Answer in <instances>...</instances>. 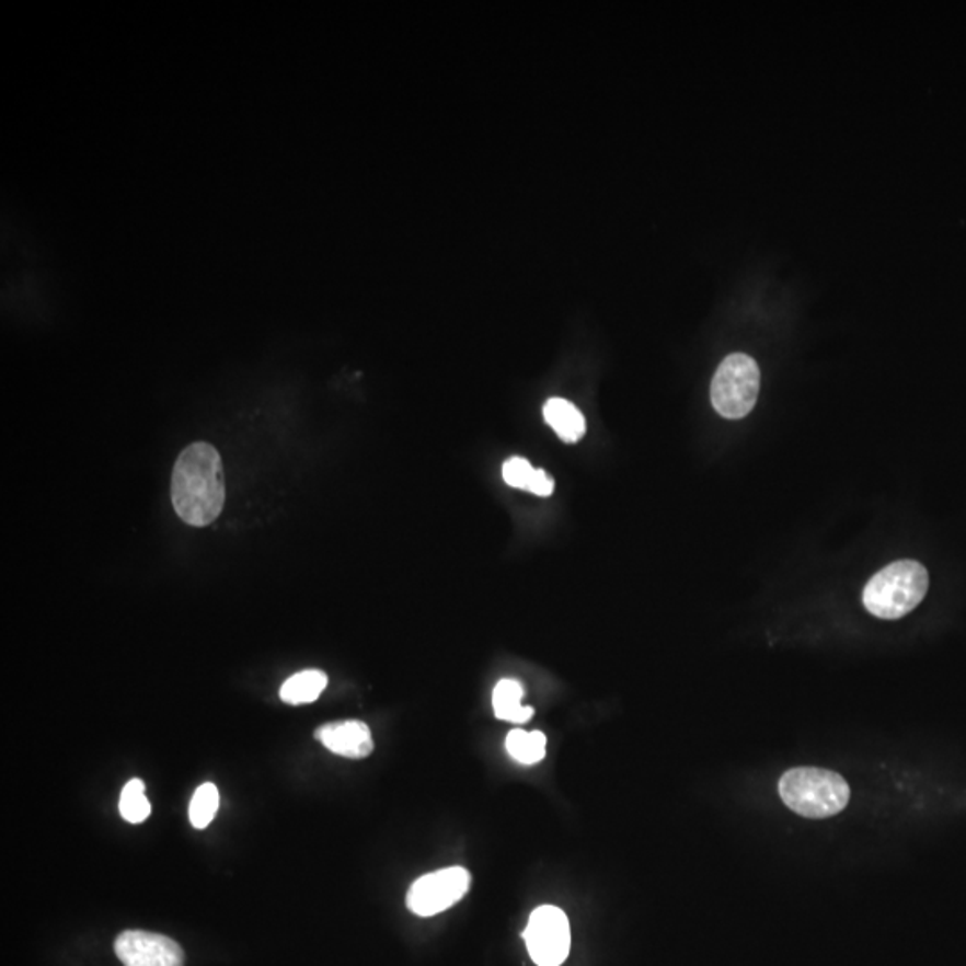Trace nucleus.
Returning <instances> with one entry per match:
<instances>
[{"label":"nucleus","instance_id":"obj_1","mask_svg":"<svg viewBox=\"0 0 966 966\" xmlns=\"http://www.w3.org/2000/svg\"><path fill=\"white\" fill-rule=\"evenodd\" d=\"M171 498L180 519L191 527H208L226 502L225 468L219 451L194 442L181 451L172 471Z\"/></svg>","mask_w":966,"mask_h":966},{"label":"nucleus","instance_id":"obj_2","mask_svg":"<svg viewBox=\"0 0 966 966\" xmlns=\"http://www.w3.org/2000/svg\"><path fill=\"white\" fill-rule=\"evenodd\" d=\"M928 589L929 575L920 562H894L864 587V609L881 620H900L922 603Z\"/></svg>","mask_w":966,"mask_h":966},{"label":"nucleus","instance_id":"obj_3","mask_svg":"<svg viewBox=\"0 0 966 966\" xmlns=\"http://www.w3.org/2000/svg\"><path fill=\"white\" fill-rule=\"evenodd\" d=\"M779 795L796 815L821 820L847 807L850 786L840 773L832 770L793 768L781 777Z\"/></svg>","mask_w":966,"mask_h":966},{"label":"nucleus","instance_id":"obj_4","mask_svg":"<svg viewBox=\"0 0 966 966\" xmlns=\"http://www.w3.org/2000/svg\"><path fill=\"white\" fill-rule=\"evenodd\" d=\"M759 389L761 371L757 361L743 353L728 355L711 383L714 411L725 419H743L756 406Z\"/></svg>","mask_w":966,"mask_h":966},{"label":"nucleus","instance_id":"obj_5","mask_svg":"<svg viewBox=\"0 0 966 966\" xmlns=\"http://www.w3.org/2000/svg\"><path fill=\"white\" fill-rule=\"evenodd\" d=\"M522 938L537 966H561L572 951L570 920L556 906L537 908L530 915Z\"/></svg>","mask_w":966,"mask_h":966},{"label":"nucleus","instance_id":"obj_6","mask_svg":"<svg viewBox=\"0 0 966 966\" xmlns=\"http://www.w3.org/2000/svg\"><path fill=\"white\" fill-rule=\"evenodd\" d=\"M469 888L471 874L462 866L435 870L412 884L406 895V908L417 917H435L459 904Z\"/></svg>","mask_w":966,"mask_h":966},{"label":"nucleus","instance_id":"obj_7","mask_svg":"<svg viewBox=\"0 0 966 966\" xmlns=\"http://www.w3.org/2000/svg\"><path fill=\"white\" fill-rule=\"evenodd\" d=\"M124 966H183L185 952L171 938L147 931H124L115 940Z\"/></svg>","mask_w":966,"mask_h":966},{"label":"nucleus","instance_id":"obj_8","mask_svg":"<svg viewBox=\"0 0 966 966\" xmlns=\"http://www.w3.org/2000/svg\"><path fill=\"white\" fill-rule=\"evenodd\" d=\"M313 736L322 747L346 759H366L375 750L371 728L358 720L326 723Z\"/></svg>","mask_w":966,"mask_h":966},{"label":"nucleus","instance_id":"obj_9","mask_svg":"<svg viewBox=\"0 0 966 966\" xmlns=\"http://www.w3.org/2000/svg\"><path fill=\"white\" fill-rule=\"evenodd\" d=\"M542 415L564 442H578L586 435V417L572 401L552 398L542 409Z\"/></svg>","mask_w":966,"mask_h":966},{"label":"nucleus","instance_id":"obj_10","mask_svg":"<svg viewBox=\"0 0 966 966\" xmlns=\"http://www.w3.org/2000/svg\"><path fill=\"white\" fill-rule=\"evenodd\" d=\"M503 480L514 488H521L536 496H550L555 483L542 469L532 468L527 459L514 457L503 464Z\"/></svg>","mask_w":966,"mask_h":966},{"label":"nucleus","instance_id":"obj_11","mask_svg":"<svg viewBox=\"0 0 966 966\" xmlns=\"http://www.w3.org/2000/svg\"><path fill=\"white\" fill-rule=\"evenodd\" d=\"M522 694L525 689L518 680H499L493 693L494 716L503 722L518 723V725L530 722L533 708L522 705Z\"/></svg>","mask_w":966,"mask_h":966},{"label":"nucleus","instance_id":"obj_12","mask_svg":"<svg viewBox=\"0 0 966 966\" xmlns=\"http://www.w3.org/2000/svg\"><path fill=\"white\" fill-rule=\"evenodd\" d=\"M327 677L321 669H304L285 680L279 689V698L288 705H304L321 697L326 689Z\"/></svg>","mask_w":966,"mask_h":966},{"label":"nucleus","instance_id":"obj_13","mask_svg":"<svg viewBox=\"0 0 966 966\" xmlns=\"http://www.w3.org/2000/svg\"><path fill=\"white\" fill-rule=\"evenodd\" d=\"M505 748H507L508 756L513 757L514 761L530 767V764L541 762L544 756H547V736L539 733V731L525 733L521 728H516V731L508 734Z\"/></svg>","mask_w":966,"mask_h":966},{"label":"nucleus","instance_id":"obj_14","mask_svg":"<svg viewBox=\"0 0 966 966\" xmlns=\"http://www.w3.org/2000/svg\"><path fill=\"white\" fill-rule=\"evenodd\" d=\"M118 810L129 824H142L151 815V802L147 801L146 784L140 779H133L124 786L118 802Z\"/></svg>","mask_w":966,"mask_h":966},{"label":"nucleus","instance_id":"obj_15","mask_svg":"<svg viewBox=\"0 0 966 966\" xmlns=\"http://www.w3.org/2000/svg\"><path fill=\"white\" fill-rule=\"evenodd\" d=\"M219 790L211 782L197 787L188 807V818L196 829H206L214 821L219 809Z\"/></svg>","mask_w":966,"mask_h":966}]
</instances>
